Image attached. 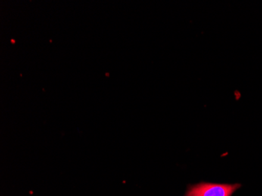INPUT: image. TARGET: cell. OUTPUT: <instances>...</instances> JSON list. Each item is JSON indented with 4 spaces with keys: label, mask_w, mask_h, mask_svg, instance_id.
I'll use <instances>...</instances> for the list:
<instances>
[{
    "label": "cell",
    "mask_w": 262,
    "mask_h": 196,
    "mask_svg": "<svg viewBox=\"0 0 262 196\" xmlns=\"http://www.w3.org/2000/svg\"><path fill=\"white\" fill-rule=\"evenodd\" d=\"M241 188V184L231 185L201 182L188 186L185 196H232Z\"/></svg>",
    "instance_id": "1"
}]
</instances>
